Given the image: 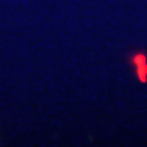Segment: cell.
<instances>
[{"label": "cell", "instance_id": "cell-1", "mask_svg": "<svg viewBox=\"0 0 147 147\" xmlns=\"http://www.w3.org/2000/svg\"><path fill=\"white\" fill-rule=\"evenodd\" d=\"M127 62L131 64V67L134 69V75L141 84L147 82V54L144 51H134L129 54Z\"/></svg>", "mask_w": 147, "mask_h": 147}]
</instances>
